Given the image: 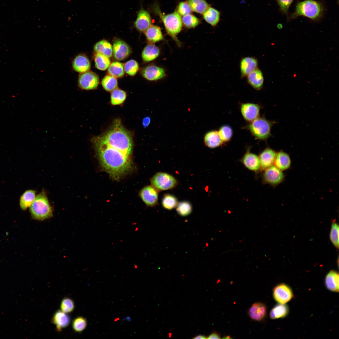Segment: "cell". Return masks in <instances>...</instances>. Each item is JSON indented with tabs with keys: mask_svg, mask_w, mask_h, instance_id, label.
Segmentation results:
<instances>
[{
	"mask_svg": "<svg viewBox=\"0 0 339 339\" xmlns=\"http://www.w3.org/2000/svg\"><path fill=\"white\" fill-rule=\"evenodd\" d=\"M91 141L101 167L111 177L121 178L130 170L132 140L119 122Z\"/></svg>",
	"mask_w": 339,
	"mask_h": 339,
	"instance_id": "obj_1",
	"label": "cell"
},
{
	"mask_svg": "<svg viewBox=\"0 0 339 339\" xmlns=\"http://www.w3.org/2000/svg\"><path fill=\"white\" fill-rule=\"evenodd\" d=\"M30 211L33 218L37 220H43L52 216V209L44 191L35 196L30 207Z\"/></svg>",
	"mask_w": 339,
	"mask_h": 339,
	"instance_id": "obj_2",
	"label": "cell"
},
{
	"mask_svg": "<svg viewBox=\"0 0 339 339\" xmlns=\"http://www.w3.org/2000/svg\"><path fill=\"white\" fill-rule=\"evenodd\" d=\"M323 11V7L320 3L313 0H306L297 4L291 17L294 18L303 16L312 19H316L321 16Z\"/></svg>",
	"mask_w": 339,
	"mask_h": 339,
	"instance_id": "obj_3",
	"label": "cell"
},
{
	"mask_svg": "<svg viewBox=\"0 0 339 339\" xmlns=\"http://www.w3.org/2000/svg\"><path fill=\"white\" fill-rule=\"evenodd\" d=\"M247 128L256 139L266 141L272 136L271 129L277 122L267 120L264 117H258L250 122Z\"/></svg>",
	"mask_w": 339,
	"mask_h": 339,
	"instance_id": "obj_4",
	"label": "cell"
},
{
	"mask_svg": "<svg viewBox=\"0 0 339 339\" xmlns=\"http://www.w3.org/2000/svg\"><path fill=\"white\" fill-rule=\"evenodd\" d=\"M154 10L159 14L168 34L179 46L180 45V43L176 36L181 31L182 26L180 15L175 11L171 13L164 15L159 12L158 9L155 8Z\"/></svg>",
	"mask_w": 339,
	"mask_h": 339,
	"instance_id": "obj_5",
	"label": "cell"
},
{
	"mask_svg": "<svg viewBox=\"0 0 339 339\" xmlns=\"http://www.w3.org/2000/svg\"><path fill=\"white\" fill-rule=\"evenodd\" d=\"M151 182L158 191L173 188L178 184L177 180L172 175L161 172L155 174L151 178Z\"/></svg>",
	"mask_w": 339,
	"mask_h": 339,
	"instance_id": "obj_6",
	"label": "cell"
},
{
	"mask_svg": "<svg viewBox=\"0 0 339 339\" xmlns=\"http://www.w3.org/2000/svg\"><path fill=\"white\" fill-rule=\"evenodd\" d=\"M285 178L283 171L274 165L264 170L262 175V181L264 183L276 186L282 183Z\"/></svg>",
	"mask_w": 339,
	"mask_h": 339,
	"instance_id": "obj_7",
	"label": "cell"
},
{
	"mask_svg": "<svg viewBox=\"0 0 339 339\" xmlns=\"http://www.w3.org/2000/svg\"><path fill=\"white\" fill-rule=\"evenodd\" d=\"M99 83L98 76L95 73L88 71L80 74L78 80V85L81 89L90 90L96 89Z\"/></svg>",
	"mask_w": 339,
	"mask_h": 339,
	"instance_id": "obj_8",
	"label": "cell"
},
{
	"mask_svg": "<svg viewBox=\"0 0 339 339\" xmlns=\"http://www.w3.org/2000/svg\"><path fill=\"white\" fill-rule=\"evenodd\" d=\"M275 301L279 304H286L293 298V294L291 288L288 285L281 283L275 286L273 291Z\"/></svg>",
	"mask_w": 339,
	"mask_h": 339,
	"instance_id": "obj_9",
	"label": "cell"
},
{
	"mask_svg": "<svg viewBox=\"0 0 339 339\" xmlns=\"http://www.w3.org/2000/svg\"><path fill=\"white\" fill-rule=\"evenodd\" d=\"M112 49L114 57L119 61L125 59L131 52L130 46L124 41L119 39L114 41Z\"/></svg>",
	"mask_w": 339,
	"mask_h": 339,
	"instance_id": "obj_10",
	"label": "cell"
},
{
	"mask_svg": "<svg viewBox=\"0 0 339 339\" xmlns=\"http://www.w3.org/2000/svg\"><path fill=\"white\" fill-rule=\"evenodd\" d=\"M139 195L146 205L153 207L157 203L158 191L152 186H148L143 188L140 191Z\"/></svg>",
	"mask_w": 339,
	"mask_h": 339,
	"instance_id": "obj_11",
	"label": "cell"
},
{
	"mask_svg": "<svg viewBox=\"0 0 339 339\" xmlns=\"http://www.w3.org/2000/svg\"><path fill=\"white\" fill-rule=\"evenodd\" d=\"M260 109V106L257 104L248 103L241 105L240 110L244 118L251 122L259 117Z\"/></svg>",
	"mask_w": 339,
	"mask_h": 339,
	"instance_id": "obj_12",
	"label": "cell"
},
{
	"mask_svg": "<svg viewBox=\"0 0 339 339\" xmlns=\"http://www.w3.org/2000/svg\"><path fill=\"white\" fill-rule=\"evenodd\" d=\"M134 25L137 29L141 32H145L151 25L150 15L142 7L137 13V17Z\"/></svg>",
	"mask_w": 339,
	"mask_h": 339,
	"instance_id": "obj_13",
	"label": "cell"
},
{
	"mask_svg": "<svg viewBox=\"0 0 339 339\" xmlns=\"http://www.w3.org/2000/svg\"><path fill=\"white\" fill-rule=\"evenodd\" d=\"M277 153V152L274 150L269 148L264 149L258 157L260 164V169L264 170L273 165Z\"/></svg>",
	"mask_w": 339,
	"mask_h": 339,
	"instance_id": "obj_14",
	"label": "cell"
},
{
	"mask_svg": "<svg viewBox=\"0 0 339 339\" xmlns=\"http://www.w3.org/2000/svg\"><path fill=\"white\" fill-rule=\"evenodd\" d=\"M142 74L143 77L150 81H155L163 78L165 75L162 68L154 65L148 66L144 68Z\"/></svg>",
	"mask_w": 339,
	"mask_h": 339,
	"instance_id": "obj_15",
	"label": "cell"
},
{
	"mask_svg": "<svg viewBox=\"0 0 339 339\" xmlns=\"http://www.w3.org/2000/svg\"><path fill=\"white\" fill-rule=\"evenodd\" d=\"M258 60L255 57L246 56L243 58L240 64L241 78L246 77L250 72L258 68Z\"/></svg>",
	"mask_w": 339,
	"mask_h": 339,
	"instance_id": "obj_16",
	"label": "cell"
},
{
	"mask_svg": "<svg viewBox=\"0 0 339 339\" xmlns=\"http://www.w3.org/2000/svg\"><path fill=\"white\" fill-rule=\"evenodd\" d=\"M72 65L73 69L80 73L89 71L91 63L88 58L85 55L80 54L73 59Z\"/></svg>",
	"mask_w": 339,
	"mask_h": 339,
	"instance_id": "obj_17",
	"label": "cell"
},
{
	"mask_svg": "<svg viewBox=\"0 0 339 339\" xmlns=\"http://www.w3.org/2000/svg\"><path fill=\"white\" fill-rule=\"evenodd\" d=\"M241 162L249 170L256 172L260 169L259 157L248 150L241 159Z\"/></svg>",
	"mask_w": 339,
	"mask_h": 339,
	"instance_id": "obj_18",
	"label": "cell"
},
{
	"mask_svg": "<svg viewBox=\"0 0 339 339\" xmlns=\"http://www.w3.org/2000/svg\"><path fill=\"white\" fill-rule=\"evenodd\" d=\"M248 83L256 90H261L263 87L264 78L261 71L257 68L247 76Z\"/></svg>",
	"mask_w": 339,
	"mask_h": 339,
	"instance_id": "obj_19",
	"label": "cell"
},
{
	"mask_svg": "<svg viewBox=\"0 0 339 339\" xmlns=\"http://www.w3.org/2000/svg\"><path fill=\"white\" fill-rule=\"evenodd\" d=\"M70 319L69 316L61 310L56 311L53 315L52 319V323L55 324L57 329L60 331L62 329L67 326L70 324Z\"/></svg>",
	"mask_w": 339,
	"mask_h": 339,
	"instance_id": "obj_20",
	"label": "cell"
},
{
	"mask_svg": "<svg viewBox=\"0 0 339 339\" xmlns=\"http://www.w3.org/2000/svg\"><path fill=\"white\" fill-rule=\"evenodd\" d=\"M325 285L327 289L334 292L339 291V273L337 271L331 270L326 276Z\"/></svg>",
	"mask_w": 339,
	"mask_h": 339,
	"instance_id": "obj_21",
	"label": "cell"
},
{
	"mask_svg": "<svg viewBox=\"0 0 339 339\" xmlns=\"http://www.w3.org/2000/svg\"><path fill=\"white\" fill-rule=\"evenodd\" d=\"M291 161L289 155L281 150L277 153L274 165L282 171L288 169L290 167Z\"/></svg>",
	"mask_w": 339,
	"mask_h": 339,
	"instance_id": "obj_22",
	"label": "cell"
},
{
	"mask_svg": "<svg viewBox=\"0 0 339 339\" xmlns=\"http://www.w3.org/2000/svg\"><path fill=\"white\" fill-rule=\"evenodd\" d=\"M204 142L205 145L210 148L218 147L223 143L218 131H212L207 133L204 137Z\"/></svg>",
	"mask_w": 339,
	"mask_h": 339,
	"instance_id": "obj_23",
	"label": "cell"
},
{
	"mask_svg": "<svg viewBox=\"0 0 339 339\" xmlns=\"http://www.w3.org/2000/svg\"><path fill=\"white\" fill-rule=\"evenodd\" d=\"M266 313V306L261 303L254 304L249 310V315L250 317L256 320H260L263 319L265 316Z\"/></svg>",
	"mask_w": 339,
	"mask_h": 339,
	"instance_id": "obj_24",
	"label": "cell"
},
{
	"mask_svg": "<svg viewBox=\"0 0 339 339\" xmlns=\"http://www.w3.org/2000/svg\"><path fill=\"white\" fill-rule=\"evenodd\" d=\"M160 50L159 48L153 44L147 45L143 49L142 52V58L145 62L152 61L159 56Z\"/></svg>",
	"mask_w": 339,
	"mask_h": 339,
	"instance_id": "obj_25",
	"label": "cell"
},
{
	"mask_svg": "<svg viewBox=\"0 0 339 339\" xmlns=\"http://www.w3.org/2000/svg\"><path fill=\"white\" fill-rule=\"evenodd\" d=\"M148 40L155 43L163 40L164 37L160 28L156 25H151L145 32Z\"/></svg>",
	"mask_w": 339,
	"mask_h": 339,
	"instance_id": "obj_26",
	"label": "cell"
},
{
	"mask_svg": "<svg viewBox=\"0 0 339 339\" xmlns=\"http://www.w3.org/2000/svg\"><path fill=\"white\" fill-rule=\"evenodd\" d=\"M289 307L286 304H279L272 309L270 313V318L272 319L283 318L289 313Z\"/></svg>",
	"mask_w": 339,
	"mask_h": 339,
	"instance_id": "obj_27",
	"label": "cell"
},
{
	"mask_svg": "<svg viewBox=\"0 0 339 339\" xmlns=\"http://www.w3.org/2000/svg\"><path fill=\"white\" fill-rule=\"evenodd\" d=\"M96 53L103 54L109 58L112 56L113 54L112 47L109 42L102 40L97 42L94 46Z\"/></svg>",
	"mask_w": 339,
	"mask_h": 339,
	"instance_id": "obj_28",
	"label": "cell"
},
{
	"mask_svg": "<svg viewBox=\"0 0 339 339\" xmlns=\"http://www.w3.org/2000/svg\"><path fill=\"white\" fill-rule=\"evenodd\" d=\"M35 191L28 190L25 191L20 198L19 205L21 208L25 210L30 207L35 197Z\"/></svg>",
	"mask_w": 339,
	"mask_h": 339,
	"instance_id": "obj_29",
	"label": "cell"
},
{
	"mask_svg": "<svg viewBox=\"0 0 339 339\" xmlns=\"http://www.w3.org/2000/svg\"><path fill=\"white\" fill-rule=\"evenodd\" d=\"M203 14L205 20L212 26L216 25L219 21L220 13L213 8L209 7Z\"/></svg>",
	"mask_w": 339,
	"mask_h": 339,
	"instance_id": "obj_30",
	"label": "cell"
},
{
	"mask_svg": "<svg viewBox=\"0 0 339 339\" xmlns=\"http://www.w3.org/2000/svg\"><path fill=\"white\" fill-rule=\"evenodd\" d=\"M108 72L110 75L116 78H121L125 73L124 65L118 62H113L108 67Z\"/></svg>",
	"mask_w": 339,
	"mask_h": 339,
	"instance_id": "obj_31",
	"label": "cell"
},
{
	"mask_svg": "<svg viewBox=\"0 0 339 339\" xmlns=\"http://www.w3.org/2000/svg\"><path fill=\"white\" fill-rule=\"evenodd\" d=\"M95 65L98 69L105 71L106 70L110 64L109 58L100 53H96L94 56Z\"/></svg>",
	"mask_w": 339,
	"mask_h": 339,
	"instance_id": "obj_32",
	"label": "cell"
},
{
	"mask_svg": "<svg viewBox=\"0 0 339 339\" xmlns=\"http://www.w3.org/2000/svg\"><path fill=\"white\" fill-rule=\"evenodd\" d=\"M188 3L192 11L202 14L209 7L205 0H188Z\"/></svg>",
	"mask_w": 339,
	"mask_h": 339,
	"instance_id": "obj_33",
	"label": "cell"
},
{
	"mask_svg": "<svg viewBox=\"0 0 339 339\" xmlns=\"http://www.w3.org/2000/svg\"><path fill=\"white\" fill-rule=\"evenodd\" d=\"M176 197L172 194H165L162 200V205L165 209L171 210L176 207L178 204Z\"/></svg>",
	"mask_w": 339,
	"mask_h": 339,
	"instance_id": "obj_34",
	"label": "cell"
},
{
	"mask_svg": "<svg viewBox=\"0 0 339 339\" xmlns=\"http://www.w3.org/2000/svg\"><path fill=\"white\" fill-rule=\"evenodd\" d=\"M126 93L124 91L116 89L113 90L111 94V102L113 105L121 104L126 98Z\"/></svg>",
	"mask_w": 339,
	"mask_h": 339,
	"instance_id": "obj_35",
	"label": "cell"
},
{
	"mask_svg": "<svg viewBox=\"0 0 339 339\" xmlns=\"http://www.w3.org/2000/svg\"><path fill=\"white\" fill-rule=\"evenodd\" d=\"M101 83L103 88L108 91H112L118 85L116 78L110 75L105 76L102 79Z\"/></svg>",
	"mask_w": 339,
	"mask_h": 339,
	"instance_id": "obj_36",
	"label": "cell"
},
{
	"mask_svg": "<svg viewBox=\"0 0 339 339\" xmlns=\"http://www.w3.org/2000/svg\"><path fill=\"white\" fill-rule=\"evenodd\" d=\"M192 206L187 201H183L178 203L176 210L178 213L182 216H186L190 215L192 211Z\"/></svg>",
	"mask_w": 339,
	"mask_h": 339,
	"instance_id": "obj_37",
	"label": "cell"
},
{
	"mask_svg": "<svg viewBox=\"0 0 339 339\" xmlns=\"http://www.w3.org/2000/svg\"><path fill=\"white\" fill-rule=\"evenodd\" d=\"M339 227L338 224L333 221L331 223L330 233V239L334 246L337 249L339 248Z\"/></svg>",
	"mask_w": 339,
	"mask_h": 339,
	"instance_id": "obj_38",
	"label": "cell"
},
{
	"mask_svg": "<svg viewBox=\"0 0 339 339\" xmlns=\"http://www.w3.org/2000/svg\"><path fill=\"white\" fill-rule=\"evenodd\" d=\"M218 132L223 143L229 141L232 138L233 133L232 128L230 126L227 125L221 126L219 128Z\"/></svg>",
	"mask_w": 339,
	"mask_h": 339,
	"instance_id": "obj_39",
	"label": "cell"
},
{
	"mask_svg": "<svg viewBox=\"0 0 339 339\" xmlns=\"http://www.w3.org/2000/svg\"><path fill=\"white\" fill-rule=\"evenodd\" d=\"M124 70L127 74L133 76L135 75L139 70V65L137 61L131 60L125 64Z\"/></svg>",
	"mask_w": 339,
	"mask_h": 339,
	"instance_id": "obj_40",
	"label": "cell"
},
{
	"mask_svg": "<svg viewBox=\"0 0 339 339\" xmlns=\"http://www.w3.org/2000/svg\"><path fill=\"white\" fill-rule=\"evenodd\" d=\"M181 19L184 25L188 28H194L199 23L198 19L191 14L183 16Z\"/></svg>",
	"mask_w": 339,
	"mask_h": 339,
	"instance_id": "obj_41",
	"label": "cell"
},
{
	"mask_svg": "<svg viewBox=\"0 0 339 339\" xmlns=\"http://www.w3.org/2000/svg\"><path fill=\"white\" fill-rule=\"evenodd\" d=\"M87 325L86 319L83 317L75 318L72 322V327L76 332L82 331L86 328Z\"/></svg>",
	"mask_w": 339,
	"mask_h": 339,
	"instance_id": "obj_42",
	"label": "cell"
},
{
	"mask_svg": "<svg viewBox=\"0 0 339 339\" xmlns=\"http://www.w3.org/2000/svg\"><path fill=\"white\" fill-rule=\"evenodd\" d=\"M74 308V304L73 301L70 298H66L62 301L60 308L61 310L63 312L67 313L72 312Z\"/></svg>",
	"mask_w": 339,
	"mask_h": 339,
	"instance_id": "obj_43",
	"label": "cell"
},
{
	"mask_svg": "<svg viewBox=\"0 0 339 339\" xmlns=\"http://www.w3.org/2000/svg\"><path fill=\"white\" fill-rule=\"evenodd\" d=\"M192 11L191 7L188 3L181 2L179 4L178 13L180 15L184 16L191 14Z\"/></svg>",
	"mask_w": 339,
	"mask_h": 339,
	"instance_id": "obj_44",
	"label": "cell"
},
{
	"mask_svg": "<svg viewBox=\"0 0 339 339\" xmlns=\"http://www.w3.org/2000/svg\"><path fill=\"white\" fill-rule=\"evenodd\" d=\"M293 0H277L281 10L285 14L288 13V9Z\"/></svg>",
	"mask_w": 339,
	"mask_h": 339,
	"instance_id": "obj_45",
	"label": "cell"
},
{
	"mask_svg": "<svg viewBox=\"0 0 339 339\" xmlns=\"http://www.w3.org/2000/svg\"><path fill=\"white\" fill-rule=\"evenodd\" d=\"M220 338L219 334L215 332L211 333L207 337V339H220Z\"/></svg>",
	"mask_w": 339,
	"mask_h": 339,
	"instance_id": "obj_46",
	"label": "cell"
},
{
	"mask_svg": "<svg viewBox=\"0 0 339 339\" xmlns=\"http://www.w3.org/2000/svg\"><path fill=\"white\" fill-rule=\"evenodd\" d=\"M150 121V118L148 117L144 118L143 120V126L146 127L149 124Z\"/></svg>",
	"mask_w": 339,
	"mask_h": 339,
	"instance_id": "obj_47",
	"label": "cell"
},
{
	"mask_svg": "<svg viewBox=\"0 0 339 339\" xmlns=\"http://www.w3.org/2000/svg\"><path fill=\"white\" fill-rule=\"evenodd\" d=\"M193 338H194V339H204L207 338V337L205 336H204V335H198V336H195V337H193Z\"/></svg>",
	"mask_w": 339,
	"mask_h": 339,
	"instance_id": "obj_48",
	"label": "cell"
}]
</instances>
